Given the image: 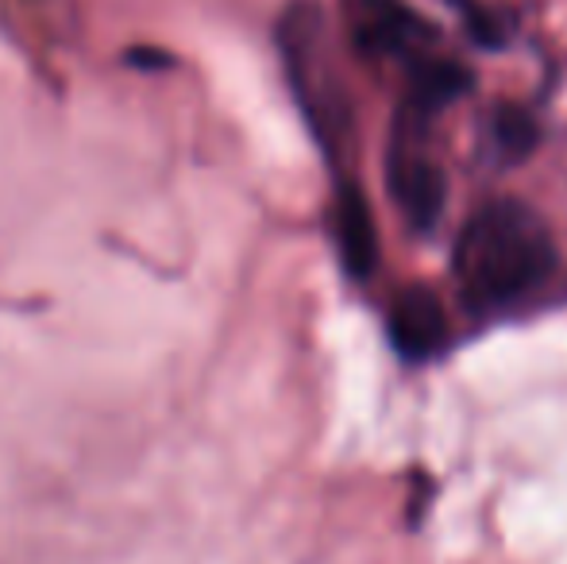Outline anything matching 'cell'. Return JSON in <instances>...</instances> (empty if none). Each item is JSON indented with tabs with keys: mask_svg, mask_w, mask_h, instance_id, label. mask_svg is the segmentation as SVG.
<instances>
[{
	"mask_svg": "<svg viewBox=\"0 0 567 564\" xmlns=\"http://www.w3.org/2000/svg\"><path fill=\"white\" fill-rule=\"evenodd\" d=\"M390 340L394 348L413 363H425L444 352L449 345V309H444L441 294L429 286H405L390 306Z\"/></svg>",
	"mask_w": 567,
	"mask_h": 564,
	"instance_id": "cell-5",
	"label": "cell"
},
{
	"mask_svg": "<svg viewBox=\"0 0 567 564\" xmlns=\"http://www.w3.org/2000/svg\"><path fill=\"white\" fill-rule=\"evenodd\" d=\"M486 132H491L494 151H498L506 163L525 158L540 140L537 121H533V116L525 113V109H517V105H498V109H494L491 121H486Z\"/></svg>",
	"mask_w": 567,
	"mask_h": 564,
	"instance_id": "cell-7",
	"label": "cell"
},
{
	"mask_svg": "<svg viewBox=\"0 0 567 564\" xmlns=\"http://www.w3.org/2000/svg\"><path fill=\"white\" fill-rule=\"evenodd\" d=\"M436 109L421 105V101L405 98V105L398 109L394 132H390L386 147V182L394 194L398 209L405 213L413 228L429 233L444 213V171L436 163L433 147H429V124H433Z\"/></svg>",
	"mask_w": 567,
	"mask_h": 564,
	"instance_id": "cell-3",
	"label": "cell"
},
{
	"mask_svg": "<svg viewBox=\"0 0 567 564\" xmlns=\"http://www.w3.org/2000/svg\"><path fill=\"white\" fill-rule=\"evenodd\" d=\"M351 35L371 59L405 62V70L436 59L433 28L402 0H351Z\"/></svg>",
	"mask_w": 567,
	"mask_h": 564,
	"instance_id": "cell-4",
	"label": "cell"
},
{
	"mask_svg": "<svg viewBox=\"0 0 567 564\" xmlns=\"http://www.w3.org/2000/svg\"><path fill=\"white\" fill-rule=\"evenodd\" d=\"M337 244L340 259L355 279H367L374 271V259H379V236H374V217L371 202H367L363 186H340L337 194Z\"/></svg>",
	"mask_w": 567,
	"mask_h": 564,
	"instance_id": "cell-6",
	"label": "cell"
},
{
	"mask_svg": "<svg viewBox=\"0 0 567 564\" xmlns=\"http://www.w3.org/2000/svg\"><path fill=\"white\" fill-rule=\"evenodd\" d=\"M278 43H282L286 74H290V85L298 93V105L306 109L324 151L337 155L351 132V101L337 70V54H332L321 8L309 4V0L293 4L286 12L282 28H278Z\"/></svg>",
	"mask_w": 567,
	"mask_h": 564,
	"instance_id": "cell-2",
	"label": "cell"
},
{
	"mask_svg": "<svg viewBox=\"0 0 567 564\" xmlns=\"http://www.w3.org/2000/svg\"><path fill=\"white\" fill-rule=\"evenodd\" d=\"M556 259L560 248L548 221L517 197H494L460 228L452 275L471 314H494L540 290Z\"/></svg>",
	"mask_w": 567,
	"mask_h": 564,
	"instance_id": "cell-1",
	"label": "cell"
}]
</instances>
